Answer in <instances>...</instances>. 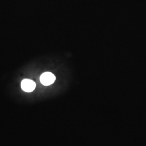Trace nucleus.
Returning a JSON list of instances; mask_svg holds the SVG:
<instances>
[{
    "label": "nucleus",
    "mask_w": 146,
    "mask_h": 146,
    "mask_svg": "<svg viewBox=\"0 0 146 146\" xmlns=\"http://www.w3.org/2000/svg\"><path fill=\"white\" fill-rule=\"evenodd\" d=\"M21 88L23 90L26 92H33L36 87V84L31 80L25 79L21 84Z\"/></svg>",
    "instance_id": "nucleus-2"
},
{
    "label": "nucleus",
    "mask_w": 146,
    "mask_h": 146,
    "mask_svg": "<svg viewBox=\"0 0 146 146\" xmlns=\"http://www.w3.org/2000/svg\"><path fill=\"white\" fill-rule=\"evenodd\" d=\"M55 79L56 78L52 73L46 72L41 75L40 81L41 84L44 86H49L55 82Z\"/></svg>",
    "instance_id": "nucleus-1"
}]
</instances>
